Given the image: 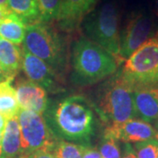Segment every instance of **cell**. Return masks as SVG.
Masks as SVG:
<instances>
[{"label": "cell", "instance_id": "cell-31", "mask_svg": "<svg viewBox=\"0 0 158 158\" xmlns=\"http://www.w3.org/2000/svg\"><path fill=\"white\" fill-rule=\"evenodd\" d=\"M3 133H4V132H0V141H1V140H2V137H3Z\"/></svg>", "mask_w": 158, "mask_h": 158}, {"label": "cell", "instance_id": "cell-19", "mask_svg": "<svg viewBox=\"0 0 158 158\" xmlns=\"http://www.w3.org/2000/svg\"><path fill=\"white\" fill-rule=\"evenodd\" d=\"M87 145L76 144L65 141H58L53 150L56 158H83Z\"/></svg>", "mask_w": 158, "mask_h": 158}, {"label": "cell", "instance_id": "cell-17", "mask_svg": "<svg viewBox=\"0 0 158 158\" xmlns=\"http://www.w3.org/2000/svg\"><path fill=\"white\" fill-rule=\"evenodd\" d=\"M11 81L0 83V113L6 119L17 116L19 111L16 90L11 86Z\"/></svg>", "mask_w": 158, "mask_h": 158}, {"label": "cell", "instance_id": "cell-26", "mask_svg": "<svg viewBox=\"0 0 158 158\" xmlns=\"http://www.w3.org/2000/svg\"><path fill=\"white\" fill-rule=\"evenodd\" d=\"M9 12H11V11L8 10V8H7V7L0 6V21H1L4 18L6 17V15H7Z\"/></svg>", "mask_w": 158, "mask_h": 158}, {"label": "cell", "instance_id": "cell-27", "mask_svg": "<svg viewBox=\"0 0 158 158\" xmlns=\"http://www.w3.org/2000/svg\"><path fill=\"white\" fill-rule=\"evenodd\" d=\"M6 121H7V119L0 113V132H4L5 127H6Z\"/></svg>", "mask_w": 158, "mask_h": 158}, {"label": "cell", "instance_id": "cell-30", "mask_svg": "<svg viewBox=\"0 0 158 158\" xmlns=\"http://www.w3.org/2000/svg\"><path fill=\"white\" fill-rule=\"evenodd\" d=\"M7 2L8 0H0V6L7 7Z\"/></svg>", "mask_w": 158, "mask_h": 158}, {"label": "cell", "instance_id": "cell-12", "mask_svg": "<svg viewBox=\"0 0 158 158\" xmlns=\"http://www.w3.org/2000/svg\"><path fill=\"white\" fill-rule=\"evenodd\" d=\"M15 90L19 109L44 114L49 104L44 88L28 79H21L17 83Z\"/></svg>", "mask_w": 158, "mask_h": 158}, {"label": "cell", "instance_id": "cell-18", "mask_svg": "<svg viewBox=\"0 0 158 158\" xmlns=\"http://www.w3.org/2000/svg\"><path fill=\"white\" fill-rule=\"evenodd\" d=\"M7 8L24 22L29 24L40 22L37 0H8Z\"/></svg>", "mask_w": 158, "mask_h": 158}, {"label": "cell", "instance_id": "cell-16", "mask_svg": "<svg viewBox=\"0 0 158 158\" xmlns=\"http://www.w3.org/2000/svg\"><path fill=\"white\" fill-rule=\"evenodd\" d=\"M27 24L17 15L9 12L0 21V36L15 45H21L24 41Z\"/></svg>", "mask_w": 158, "mask_h": 158}, {"label": "cell", "instance_id": "cell-11", "mask_svg": "<svg viewBox=\"0 0 158 158\" xmlns=\"http://www.w3.org/2000/svg\"><path fill=\"white\" fill-rule=\"evenodd\" d=\"M98 0H62L56 19L58 27L67 33L78 28L81 22L94 9Z\"/></svg>", "mask_w": 158, "mask_h": 158}, {"label": "cell", "instance_id": "cell-32", "mask_svg": "<svg viewBox=\"0 0 158 158\" xmlns=\"http://www.w3.org/2000/svg\"><path fill=\"white\" fill-rule=\"evenodd\" d=\"M156 127H157V131H158V121H157V123H156Z\"/></svg>", "mask_w": 158, "mask_h": 158}, {"label": "cell", "instance_id": "cell-5", "mask_svg": "<svg viewBox=\"0 0 158 158\" xmlns=\"http://www.w3.org/2000/svg\"><path fill=\"white\" fill-rule=\"evenodd\" d=\"M85 30L88 39L110 53L119 64L124 62L119 56V11L114 3H106L91 13L85 20Z\"/></svg>", "mask_w": 158, "mask_h": 158}, {"label": "cell", "instance_id": "cell-25", "mask_svg": "<svg viewBox=\"0 0 158 158\" xmlns=\"http://www.w3.org/2000/svg\"><path fill=\"white\" fill-rule=\"evenodd\" d=\"M122 158H137L135 152V149L130 146L129 144H127L125 148L124 156Z\"/></svg>", "mask_w": 158, "mask_h": 158}, {"label": "cell", "instance_id": "cell-10", "mask_svg": "<svg viewBox=\"0 0 158 158\" xmlns=\"http://www.w3.org/2000/svg\"><path fill=\"white\" fill-rule=\"evenodd\" d=\"M104 135L111 136L117 141L126 143L158 140V131L147 121L140 118H131L121 124L108 125Z\"/></svg>", "mask_w": 158, "mask_h": 158}, {"label": "cell", "instance_id": "cell-7", "mask_svg": "<svg viewBox=\"0 0 158 158\" xmlns=\"http://www.w3.org/2000/svg\"><path fill=\"white\" fill-rule=\"evenodd\" d=\"M17 116L20 128L21 154L36 150H54L59 139L51 130L43 115L19 109Z\"/></svg>", "mask_w": 158, "mask_h": 158}, {"label": "cell", "instance_id": "cell-20", "mask_svg": "<svg viewBox=\"0 0 158 158\" xmlns=\"http://www.w3.org/2000/svg\"><path fill=\"white\" fill-rule=\"evenodd\" d=\"M40 22L50 23L56 20L62 0H37Z\"/></svg>", "mask_w": 158, "mask_h": 158}, {"label": "cell", "instance_id": "cell-15", "mask_svg": "<svg viewBox=\"0 0 158 158\" xmlns=\"http://www.w3.org/2000/svg\"><path fill=\"white\" fill-rule=\"evenodd\" d=\"M22 49L6 40L0 39V66L7 79L13 80L21 68Z\"/></svg>", "mask_w": 158, "mask_h": 158}, {"label": "cell", "instance_id": "cell-28", "mask_svg": "<svg viewBox=\"0 0 158 158\" xmlns=\"http://www.w3.org/2000/svg\"><path fill=\"white\" fill-rule=\"evenodd\" d=\"M6 80H10V79H7L6 74L3 71V69H2L1 66H0V83H1V82H4V81H6Z\"/></svg>", "mask_w": 158, "mask_h": 158}, {"label": "cell", "instance_id": "cell-3", "mask_svg": "<svg viewBox=\"0 0 158 158\" xmlns=\"http://www.w3.org/2000/svg\"><path fill=\"white\" fill-rule=\"evenodd\" d=\"M99 117L109 125L121 124L137 117L134 87L118 72L101 87L94 106Z\"/></svg>", "mask_w": 158, "mask_h": 158}, {"label": "cell", "instance_id": "cell-29", "mask_svg": "<svg viewBox=\"0 0 158 158\" xmlns=\"http://www.w3.org/2000/svg\"><path fill=\"white\" fill-rule=\"evenodd\" d=\"M154 14L156 15V17L158 18V0L156 1L155 6H154Z\"/></svg>", "mask_w": 158, "mask_h": 158}, {"label": "cell", "instance_id": "cell-13", "mask_svg": "<svg viewBox=\"0 0 158 158\" xmlns=\"http://www.w3.org/2000/svg\"><path fill=\"white\" fill-rule=\"evenodd\" d=\"M134 101L137 117L151 122L158 118V85L134 88Z\"/></svg>", "mask_w": 158, "mask_h": 158}, {"label": "cell", "instance_id": "cell-1", "mask_svg": "<svg viewBox=\"0 0 158 158\" xmlns=\"http://www.w3.org/2000/svg\"><path fill=\"white\" fill-rule=\"evenodd\" d=\"M43 117L57 138L86 145L94 133L93 110L88 100L80 95L49 103Z\"/></svg>", "mask_w": 158, "mask_h": 158}, {"label": "cell", "instance_id": "cell-23", "mask_svg": "<svg viewBox=\"0 0 158 158\" xmlns=\"http://www.w3.org/2000/svg\"><path fill=\"white\" fill-rule=\"evenodd\" d=\"M21 158H56L53 151L49 150H36L34 152L19 155Z\"/></svg>", "mask_w": 158, "mask_h": 158}, {"label": "cell", "instance_id": "cell-33", "mask_svg": "<svg viewBox=\"0 0 158 158\" xmlns=\"http://www.w3.org/2000/svg\"><path fill=\"white\" fill-rule=\"evenodd\" d=\"M15 158H21V157H20V156H17V157H15Z\"/></svg>", "mask_w": 158, "mask_h": 158}, {"label": "cell", "instance_id": "cell-34", "mask_svg": "<svg viewBox=\"0 0 158 158\" xmlns=\"http://www.w3.org/2000/svg\"><path fill=\"white\" fill-rule=\"evenodd\" d=\"M0 39H1V36H0Z\"/></svg>", "mask_w": 158, "mask_h": 158}, {"label": "cell", "instance_id": "cell-21", "mask_svg": "<svg viewBox=\"0 0 158 158\" xmlns=\"http://www.w3.org/2000/svg\"><path fill=\"white\" fill-rule=\"evenodd\" d=\"M98 151L102 158H120V150L117 140L111 136H103L98 145Z\"/></svg>", "mask_w": 158, "mask_h": 158}, {"label": "cell", "instance_id": "cell-22", "mask_svg": "<svg viewBox=\"0 0 158 158\" xmlns=\"http://www.w3.org/2000/svg\"><path fill=\"white\" fill-rule=\"evenodd\" d=\"M135 152L137 158H157L158 140H148L146 141L136 142Z\"/></svg>", "mask_w": 158, "mask_h": 158}, {"label": "cell", "instance_id": "cell-8", "mask_svg": "<svg viewBox=\"0 0 158 158\" xmlns=\"http://www.w3.org/2000/svg\"><path fill=\"white\" fill-rule=\"evenodd\" d=\"M157 34L151 16L144 12H134L120 36V58L125 61L148 40Z\"/></svg>", "mask_w": 158, "mask_h": 158}, {"label": "cell", "instance_id": "cell-6", "mask_svg": "<svg viewBox=\"0 0 158 158\" xmlns=\"http://www.w3.org/2000/svg\"><path fill=\"white\" fill-rule=\"evenodd\" d=\"M133 87L158 85V34L148 39L124 61L119 71Z\"/></svg>", "mask_w": 158, "mask_h": 158}, {"label": "cell", "instance_id": "cell-35", "mask_svg": "<svg viewBox=\"0 0 158 158\" xmlns=\"http://www.w3.org/2000/svg\"><path fill=\"white\" fill-rule=\"evenodd\" d=\"M157 158H158V156H157Z\"/></svg>", "mask_w": 158, "mask_h": 158}, {"label": "cell", "instance_id": "cell-2", "mask_svg": "<svg viewBox=\"0 0 158 158\" xmlns=\"http://www.w3.org/2000/svg\"><path fill=\"white\" fill-rule=\"evenodd\" d=\"M71 81L79 86L94 85L116 72L120 65L110 53L87 37L73 44L71 54Z\"/></svg>", "mask_w": 158, "mask_h": 158}, {"label": "cell", "instance_id": "cell-24", "mask_svg": "<svg viewBox=\"0 0 158 158\" xmlns=\"http://www.w3.org/2000/svg\"><path fill=\"white\" fill-rule=\"evenodd\" d=\"M83 158H102V156L98 149L86 146Z\"/></svg>", "mask_w": 158, "mask_h": 158}, {"label": "cell", "instance_id": "cell-14", "mask_svg": "<svg viewBox=\"0 0 158 158\" xmlns=\"http://www.w3.org/2000/svg\"><path fill=\"white\" fill-rule=\"evenodd\" d=\"M21 154L20 128L18 116L6 121L0 141V158H15Z\"/></svg>", "mask_w": 158, "mask_h": 158}, {"label": "cell", "instance_id": "cell-9", "mask_svg": "<svg viewBox=\"0 0 158 158\" xmlns=\"http://www.w3.org/2000/svg\"><path fill=\"white\" fill-rule=\"evenodd\" d=\"M21 69L28 80L41 86L46 91L56 93L62 90L56 72L42 60L24 48Z\"/></svg>", "mask_w": 158, "mask_h": 158}, {"label": "cell", "instance_id": "cell-4", "mask_svg": "<svg viewBox=\"0 0 158 158\" xmlns=\"http://www.w3.org/2000/svg\"><path fill=\"white\" fill-rule=\"evenodd\" d=\"M23 48L46 62L56 73L66 64L63 41L56 30L48 23L35 22L27 26Z\"/></svg>", "mask_w": 158, "mask_h": 158}]
</instances>
